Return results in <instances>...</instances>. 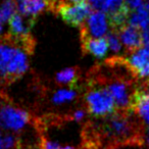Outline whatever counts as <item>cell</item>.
<instances>
[{"label":"cell","mask_w":149,"mask_h":149,"mask_svg":"<svg viewBox=\"0 0 149 149\" xmlns=\"http://www.w3.org/2000/svg\"><path fill=\"white\" fill-rule=\"evenodd\" d=\"M143 123L133 116L132 110H118L108 118L89 123L84 129L86 149H118L143 145Z\"/></svg>","instance_id":"cell-1"},{"label":"cell","mask_w":149,"mask_h":149,"mask_svg":"<svg viewBox=\"0 0 149 149\" xmlns=\"http://www.w3.org/2000/svg\"><path fill=\"white\" fill-rule=\"evenodd\" d=\"M34 46L27 45L13 36L0 40V77L11 84L24 76L29 68L28 54L33 53Z\"/></svg>","instance_id":"cell-2"},{"label":"cell","mask_w":149,"mask_h":149,"mask_svg":"<svg viewBox=\"0 0 149 149\" xmlns=\"http://www.w3.org/2000/svg\"><path fill=\"white\" fill-rule=\"evenodd\" d=\"M31 122V114L5 96L0 95V130L19 132Z\"/></svg>","instance_id":"cell-3"},{"label":"cell","mask_w":149,"mask_h":149,"mask_svg":"<svg viewBox=\"0 0 149 149\" xmlns=\"http://www.w3.org/2000/svg\"><path fill=\"white\" fill-rule=\"evenodd\" d=\"M85 102L88 112L96 118L110 116L116 108L109 91L103 86L93 83H89V89L85 95Z\"/></svg>","instance_id":"cell-4"},{"label":"cell","mask_w":149,"mask_h":149,"mask_svg":"<svg viewBox=\"0 0 149 149\" xmlns=\"http://www.w3.org/2000/svg\"><path fill=\"white\" fill-rule=\"evenodd\" d=\"M56 11L60 19L70 27H81L89 17L92 6L87 0H81L72 4L59 1L56 6Z\"/></svg>","instance_id":"cell-5"},{"label":"cell","mask_w":149,"mask_h":149,"mask_svg":"<svg viewBox=\"0 0 149 149\" xmlns=\"http://www.w3.org/2000/svg\"><path fill=\"white\" fill-rule=\"evenodd\" d=\"M35 17H27L19 13H15L9 19V35L24 43L35 44L33 37L31 36V30L35 26Z\"/></svg>","instance_id":"cell-6"},{"label":"cell","mask_w":149,"mask_h":149,"mask_svg":"<svg viewBox=\"0 0 149 149\" xmlns=\"http://www.w3.org/2000/svg\"><path fill=\"white\" fill-rule=\"evenodd\" d=\"M107 17L103 11H93L81 26V37L102 38L107 33Z\"/></svg>","instance_id":"cell-7"},{"label":"cell","mask_w":149,"mask_h":149,"mask_svg":"<svg viewBox=\"0 0 149 149\" xmlns=\"http://www.w3.org/2000/svg\"><path fill=\"white\" fill-rule=\"evenodd\" d=\"M19 13L27 17H37L44 11L55 9L56 0H15Z\"/></svg>","instance_id":"cell-8"},{"label":"cell","mask_w":149,"mask_h":149,"mask_svg":"<svg viewBox=\"0 0 149 149\" xmlns=\"http://www.w3.org/2000/svg\"><path fill=\"white\" fill-rule=\"evenodd\" d=\"M131 110L138 114L143 125L149 130V85L137 87L133 97Z\"/></svg>","instance_id":"cell-9"},{"label":"cell","mask_w":149,"mask_h":149,"mask_svg":"<svg viewBox=\"0 0 149 149\" xmlns=\"http://www.w3.org/2000/svg\"><path fill=\"white\" fill-rule=\"evenodd\" d=\"M126 61L137 78L149 77V46L145 45L131 53Z\"/></svg>","instance_id":"cell-10"},{"label":"cell","mask_w":149,"mask_h":149,"mask_svg":"<svg viewBox=\"0 0 149 149\" xmlns=\"http://www.w3.org/2000/svg\"><path fill=\"white\" fill-rule=\"evenodd\" d=\"M118 34L127 52L133 53L141 48V45L143 44V35L139 28L128 24L118 31Z\"/></svg>","instance_id":"cell-11"},{"label":"cell","mask_w":149,"mask_h":149,"mask_svg":"<svg viewBox=\"0 0 149 149\" xmlns=\"http://www.w3.org/2000/svg\"><path fill=\"white\" fill-rule=\"evenodd\" d=\"M81 41L84 53H89L97 58L104 57L109 48L107 40L104 38L92 39V37H81Z\"/></svg>","instance_id":"cell-12"},{"label":"cell","mask_w":149,"mask_h":149,"mask_svg":"<svg viewBox=\"0 0 149 149\" xmlns=\"http://www.w3.org/2000/svg\"><path fill=\"white\" fill-rule=\"evenodd\" d=\"M79 80V70L77 68H68L60 70L56 74L55 81L58 84L68 85L70 88H74L77 86Z\"/></svg>","instance_id":"cell-13"},{"label":"cell","mask_w":149,"mask_h":149,"mask_svg":"<svg viewBox=\"0 0 149 149\" xmlns=\"http://www.w3.org/2000/svg\"><path fill=\"white\" fill-rule=\"evenodd\" d=\"M129 24L139 29H146L149 26V13L144 6L134 10L129 17Z\"/></svg>","instance_id":"cell-14"},{"label":"cell","mask_w":149,"mask_h":149,"mask_svg":"<svg viewBox=\"0 0 149 149\" xmlns=\"http://www.w3.org/2000/svg\"><path fill=\"white\" fill-rule=\"evenodd\" d=\"M77 97V92L72 89H60L52 95L51 102L53 104H63L70 102Z\"/></svg>","instance_id":"cell-15"},{"label":"cell","mask_w":149,"mask_h":149,"mask_svg":"<svg viewBox=\"0 0 149 149\" xmlns=\"http://www.w3.org/2000/svg\"><path fill=\"white\" fill-rule=\"evenodd\" d=\"M15 0H3L2 3L0 4V13L4 23L9 21V19L15 15Z\"/></svg>","instance_id":"cell-16"},{"label":"cell","mask_w":149,"mask_h":149,"mask_svg":"<svg viewBox=\"0 0 149 149\" xmlns=\"http://www.w3.org/2000/svg\"><path fill=\"white\" fill-rule=\"evenodd\" d=\"M106 40H107L108 47L113 53H118L122 50V42H120V36H118V32H110L106 36Z\"/></svg>","instance_id":"cell-17"},{"label":"cell","mask_w":149,"mask_h":149,"mask_svg":"<svg viewBox=\"0 0 149 149\" xmlns=\"http://www.w3.org/2000/svg\"><path fill=\"white\" fill-rule=\"evenodd\" d=\"M41 138V147L42 149H77L74 146H70V145H60L58 143L54 142V141H50L46 139L43 135H40Z\"/></svg>","instance_id":"cell-18"},{"label":"cell","mask_w":149,"mask_h":149,"mask_svg":"<svg viewBox=\"0 0 149 149\" xmlns=\"http://www.w3.org/2000/svg\"><path fill=\"white\" fill-rule=\"evenodd\" d=\"M126 4L131 11H134L144 6L145 0H126Z\"/></svg>","instance_id":"cell-19"},{"label":"cell","mask_w":149,"mask_h":149,"mask_svg":"<svg viewBox=\"0 0 149 149\" xmlns=\"http://www.w3.org/2000/svg\"><path fill=\"white\" fill-rule=\"evenodd\" d=\"M85 118V110L84 109H78L72 113V120H77V122H80L83 118Z\"/></svg>","instance_id":"cell-20"},{"label":"cell","mask_w":149,"mask_h":149,"mask_svg":"<svg viewBox=\"0 0 149 149\" xmlns=\"http://www.w3.org/2000/svg\"><path fill=\"white\" fill-rule=\"evenodd\" d=\"M17 149H42V147H41V138H40V143H39V144H35V145H34V144L33 145H25L24 143L21 142V140H19Z\"/></svg>","instance_id":"cell-21"},{"label":"cell","mask_w":149,"mask_h":149,"mask_svg":"<svg viewBox=\"0 0 149 149\" xmlns=\"http://www.w3.org/2000/svg\"><path fill=\"white\" fill-rule=\"evenodd\" d=\"M142 35H143V43H144L145 45L149 46V26L146 29L143 30Z\"/></svg>","instance_id":"cell-22"},{"label":"cell","mask_w":149,"mask_h":149,"mask_svg":"<svg viewBox=\"0 0 149 149\" xmlns=\"http://www.w3.org/2000/svg\"><path fill=\"white\" fill-rule=\"evenodd\" d=\"M88 2L91 4V6L93 8L96 9H99L100 10V7H101V3H102V0H87Z\"/></svg>","instance_id":"cell-23"},{"label":"cell","mask_w":149,"mask_h":149,"mask_svg":"<svg viewBox=\"0 0 149 149\" xmlns=\"http://www.w3.org/2000/svg\"><path fill=\"white\" fill-rule=\"evenodd\" d=\"M3 24H4V21H3L2 17H1V13H0V35L2 33V28H3Z\"/></svg>","instance_id":"cell-24"},{"label":"cell","mask_w":149,"mask_h":149,"mask_svg":"<svg viewBox=\"0 0 149 149\" xmlns=\"http://www.w3.org/2000/svg\"><path fill=\"white\" fill-rule=\"evenodd\" d=\"M0 149H4V146H3V136L0 133Z\"/></svg>","instance_id":"cell-25"},{"label":"cell","mask_w":149,"mask_h":149,"mask_svg":"<svg viewBox=\"0 0 149 149\" xmlns=\"http://www.w3.org/2000/svg\"><path fill=\"white\" fill-rule=\"evenodd\" d=\"M144 7H145V8H146V10L148 11V13H149V0H147L146 2H145Z\"/></svg>","instance_id":"cell-26"},{"label":"cell","mask_w":149,"mask_h":149,"mask_svg":"<svg viewBox=\"0 0 149 149\" xmlns=\"http://www.w3.org/2000/svg\"><path fill=\"white\" fill-rule=\"evenodd\" d=\"M68 1H70V2H79L81 0H68Z\"/></svg>","instance_id":"cell-27"},{"label":"cell","mask_w":149,"mask_h":149,"mask_svg":"<svg viewBox=\"0 0 149 149\" xmlns=\"http://www.w3.org/2000/svg\"><path fill=\"white\" fill-rule=\"evenodd\" d=\"M148 144H149V139H148Z\"/></svg>","instance_id":"cell-28"}]
</instances>
